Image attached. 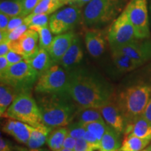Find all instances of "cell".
<instances>
[{
    "mask_svg": "<svg viewBox=\"0 0 151 151\" xmlns=\"http://www.w3.org/2000/svg\"><path fill=\"white\" fill-rule=\"evenodd\" d=\"M0 11L7 16H20L22 11V0H4L0 4Z\"/></svg>",
    "mask_w": 151,
    "mask_h": 151,
    "instance_id": "28",
    "label": "cell"
},
{
    "mask_svg": "<svg viewBox=\"0 0 151 151\" xmlns=\"http://www.w3.org/2000/svg\"><path fill=\"white\" fill-rule=\"evenodd\" d=\"M112 52V59L117 69L120 72L127 73L133 71L143 66L141 64L132 59L127 55L122 52L111 50Z\"/></svg>",
    "mask_w": 151,
    "mask_h": 151,
    "instance_id": "20",
    "label": "cell"
},
{
    "mask_svg": "<svg viewBox=\"0 0 151 151\" xmlns=\"http://www.w3.org/2000/svg\"><path fill=\"white\" fill-rule=\"evenodd\" d=\"M14 146L9 140L1 137L0 138V151H14Z\"/></svg>",
    "mask_w": 151,
    "mask_h": 151,
    "instance_id": "40",
    "label": "cell"
},
{
    "mask_svg": "<svg viewBox=\"0 0 151 151\" xmlns=\"http://www.w3.org/2000/svg\"><path fill=\"white\" fill-rule=\"evenodd\" d=\"M104 120L108 125L112 127L121 136L126 127V120L114 99L99 108Z\"/></svg>",
    "mask_w": 151,
    "mask_h": 151,
    "instance_id": "13",
    "label": "cell"
},
{
    "mask_svg": "<svg viewBox=\"0 0 151 151\" xmlns=\"http://www.w3.org/2000/svg\"><path fill=\"white\" fill-rule=\"evenodd\" d=\"M52 127H48L45 124L38 127H31L30 137L26 146L29 148H38L42 147L47 142V139Z\"/></svg>",
    "mask_w": 151,
    "mask_h": 151,
    "instance_id": "19",
    "label": "cell"
},
{
    "mask_svg": "<svg viewBox=\"0 0 151 151\" xmlns=\"http://www.w3.org/2000/svg\"><path fill=\"white\" fill-rule=\"evenodd\" d=\"M48 15L46 14H31L26 16L24 19V23L32 27H44L49 24Z\"/></svg>",
    "mask_w": 151,
    "mask_h": 151,
    "instance_id": "30",
    "label": "cell"
},
{
    "mask_svg": "<svg viewBox=\"0 0 151 151\" xmlns=\"http://www.w3.org/2000/svg\"><path fill=\"white\" fill-rule=\"evenodd\" d=\"M128 0H92L86 5L83 20L88 27L102 26L113 22L125 9Z\"/></svg>",
    "mask_w": 151,
    "mask_h": 151,
    "instance_id": "4",
    "label": "cell"
},
{
    "mask_svg": "<svg viewBox=\"0 0 151 151\" xmlns=\"http://www.w3.org/2000/svg\"><path fill=\"white\" fill-rule=\"evenodd\" d=\"M148 9H149V13H150V22H151V0H149Z\"/></svg>",
    "mask_w": 151,
    "mask_h": 151,
    "instance_id": "48",
    "label": "cell"
},
{
    "mask_svg": "<svg viewBox=\"0 0 151 151\" xmlns=\"http://www.w3.org/2000/svg\"><path fill=\"white\" fill-rule=\"evenodd\" d=\"M68 71L59 63H54L39 76L35 86L37 94H52L67 92Z\"/></svg>",
    "mask_w": 151,
    "mask_h": 151,
    "instance_id": "7",
    "label": "cell"
},
{
    "mask_svg": "<svg viewBox=\"0 0 151 151\" xmlns=\"http://www.w3.org/2000/svg\"><path fill=\"white\" fill-rule=\"evenodd\" d=\"M7 60H8L9 65H12L18 63V62H21L22 60H24V58L22 57L21 55L18 53V52L14 51V50H10L9 52L6 55Z\"/></svg>",
    "mask_w": 151,
    "mask_h": 151,
    "instance_id": "38",
    "label": "cell"
},
{
    "mask_svg": "<svg viewBox=\"0 0 151 151\" xmlns=\"http://www.w3.org/2000/svg\"><path fill=\"white\" fill-rule=\"evenodd\" d=\"M4 118H11L36 127L44 124L37 100L30 91L22 92L18 94L9 107Z\"/></svg>",
    "mask_w": 151,
    "mask_h": 151,
    "instance_id": "5",
    "label": "cell"
},
{
    "mask_svg": "<svg viewBox=\"0 0 151 151\" xmlns=\"http://www.w3.org/2000/svg\"><path fill=\"white\" fill-rule=\"evenodd\" d=\"M65 4L63 0H41L32 14L49 15L56 12L58 9Z\"/></svg>",
    "mask_w": 151,
    "mask_h": 151,
    "instance_id": "27",
    "label": "cell"
},
{
    "mask_svg": "<svg viewBox=\"0 0 151 151\" xmlns=\"http://www.w3.org/2000/svg\"><path fill=\"white\" fill-rule=\"evenodd\" d=\"M29 29L35 30L39 34V48L48 50L52 41L53 40L52 36V32L49 27V25L44 26V27H29Z\"/></svg>",
    "mask_w": 151,
    "mask_h": 151,
    "instance_id": "29",
    "label": "cell"
},
{
    "mask_svg": "<svg viewBox=\"0 0 151 151\" xmlns=\"http://www.w3.org/2000/svg\"><path fill=\"white\" fill-rule=\"evenodd\" d=\"M38 78V73L26 60L10 65L5 72L0 74L1 83L12 86L19 92L30 91Z\"/></svg>",
    "mask_w": 151,
    "mask_h": 151,
    "instance_id": "6",
    "label": "cell"
},
{
    "mask_svg": "<svg viewBox=\"0 0 151 151\" xmlns=\"http://www.w3.org/2000/svg\"><path fill=\"white\" fill-rule=\"evenodd\" d=\"M25 17L20 16L13 17L10 19V21L9 22L8 27H7L6 31L7 32H11L12 30H14L17 28L19 26H20L21 24L24 23V19Z\"/></svg>",
    "mask_w": 151,
    "mask_h": 151,
    "instance_id": "36",
    "label": "cell"
},
{
    "mask_svg": "<svg viewBox=\"0 0 151 151\" xmlns=\"http://www.w3.org/2000/svg\"><path fill=\"white\" fill-rule=\"evenodd\" d=\"M106 35L111 49L120 48L137 39L125 9L112 22Z\"/></svg>",
    "mask_w": 151,
    "mask_h": 151,
    "instance_id": "8",
    "label": "cell"
},
{
    "mask_svg": "<svg viewBox=\"0 0 151 151\" xmlns=\"http://www.w3.org/2000/svg\"><path fill=\"white\" fill-rule=\"evenodd\" d=\"M83 16L80 8L72 5L56 11L49 18V27L54 35L71 31L80 22Z\"/></svg>",
    "mask_w": 151,
    "mask_h": 151,
    "instance_id": "10",
    "label": "cell"
},
{
    "mask_svg": "<svg viewBox=\"0 0 151 151\" xmlns=\"http://www.w3.org/2000/svg\"><path fill=\"white\" fill-rule=\"evenodd\" d=\"M92 0H76L72 5H75L78 6L79 8L83 6L86 4H88V3H90Z\"/></svg>",
    "mask_w": 151,
    "mask_h": 151,
    "instance_id": "46",
    "label": "cell"
},
{
    "mask_svg": "<svg viewBox=\"0 0 151 151\" xmlns=\"http://www.w3.org/2000/svg\"><path fill=\"white\" fill-rule=\"evenodd\" d=\"M68 135L67 127H56L52 130L47 139V144L51 151H60L63 148V143Z\"/></svg>",
    "mask_w": 151,
    "mask_h": 151,
    "instance_id": "26",
    "label": "cell"
},
{
    "mask_svg": "<svg viewBox=\"0 0 151 151\" xmlns=\"http://www.w3.org/2000/svg\"><path fill=\"white\" fill-rule=\"evenodd\" d=\"M140 151H151V145L150 144V146L148 147H146V148L143 149V150H141Z\"/></svg>",
    "mask_w": 151,
    "mask_h": 151,
    "instance_id": "49",
    "label": "cell"
},
{
    "mask_svg": "<svg viewBox=\"0 0 151 151\" xmlns=\"http://www.w3.org/2000/svg\"><path fill=\"white\" fill-rule=\"evenodd\" d=\"M84 126L86 130L92 132L99 141H101L109 125L104 121V120H102L84 124Z\"/></svg>",
    "mask_w": 151,
    "mask_h": 151,
    "instance_id": "31",
    "label": "cell"
},
{
    "mask_svg": "<svg viewBox=\"0 0 151 151\" xmlns=\"http://www.w3.org/2000/svg\"><path fill=\"white\" fill-rule=\"evenodd\" d=\"M16 89L9 85L1 83L0 86V115L4 118L9 107L20 94Z\"/></svg>",
    "mask_w": 151,
    "mask_h": 151,
    "instance_id": "22",
    "label": "cell"
},
{
    "mask_svg": "<svg viewBox=\"0 0 151 151\" xmlns=\"http://www.w3.org/2000/svg\"><path fill=\"white\" fill-rule=\"evenodd\" d=\"M10 50L9 41L0 43V56H6Z\"/></svg>",
    "mask_w": 151,
    "mask_h": 151,
    "instance_id": "43",
    "label": "cell"
},
{
    "mask_svg": "<svg viewBox=\"0 0 151 151\" xmlns=\"http://www.w3.org/2000/svg\"><path fill=\"white\" fill-rule=\"evenodd\" d=\"M128 134L151 140V122L141 115L126 125L124 136Z\"/></svg>",
    "mask_w": 151,
    "mask_h": 151,
    "instance_id": "18",
    "label": "cell"
},
{
    "mask_svg": "<svg viewBox=\"0 0 151 151\" xmlns=\"http://www.w3.org/2000/svg\"><path fill=\"white\" fill-rule=\"evenodd\" d=\"M43 122L52 128L67 127L75 119L78 106L67 92L37 94Z\"/></svg>",
    "mask_w": 151,
    "mask_h": 151,
    "instance_id": "3",
    "label": "cell"
},
{
    "mask_svg": "<svg viewBox=\"0 0 151 151\" xmlns=\"http://www.w3.org/2000/svg\"><path fill=\"white\" fill-rule=\"evenodd\" d=\"M75 119L83 124L104 120L100 109L94 107H78Z\"/></svg>",
    "mask_w": 151,
    "mask_h": 151,
    "instance_id": "25",
    "label": "cell"
},
{
    "mask_svg": "<svg viewBox=\"0 0 151 151\" xmlns=\"http://www.w3.org/2000/svg\"><path fill=\"white\" fill-rule=\"evenodd\" d=\"M67 127L68 130V134L75 138L76 139H83L86 132L84 124L81 123V122L78 121L71 122L70 124H68Z\"/></svg>",
    "mask_w": 151,
    "mask_h": 151,
    "instance_id": "32",
    "label": "cell"
},
{
    "mask_svg": "<svg viewBox=\"0 0 151 151\" xmlns=\"http://www.w3.org/2000/svg\"><path fill=\"white\" fill-rule=\"evenodd\" d=\"M76 141L77 139H76L75 138L71 137L70 135L68 134L67 137H66L65 141H64L63 148L73 150L76 144Z\"/></svg>",
    "mask_w": 151,
    "mask_h": 151,
    "instance_id": "41",
    "label": "cell"
},
{
    "mask_svg": "<svg viewBox=\"0 0 151 151\" xmlns=\"http://www.w3.org/2000/svg\"><path fill=\"white\" fill-rule=\"evenodd\" d=\"M32 126L11 118H4L1 123V131L14 138L17 142L27 145Z\"/></svg>",
    "mask_w": 151,
    "mask_h": 151,
    "instance_id": "14",
    "label": "cell"
},
{
    "mask_svg": "<svg viewBox=\"0 0 151 151\" xmlns=\"http://www.w3.org/2000/svg\"><path fill=\"white\" fill-rule=\"evenodd\" d=\"M41 0H22V11L21 16L26 17L32 14L35 9Z\"/></svg>",
    "mask_w": 151,
    "mask_h": 151,
    "instance_id": "33",
    "label": "cell"
},
{
    "mask_svg": "<svg viewBox=\"0 0 151 151\" xmlns=\"http://www.w3.org/2000/svg\"><path fill=\"white\" fill-rule=\"evenodd\" d=\"M67 92L78 107L99 109L114 99L111 85L102 76L86 68L68 71Z\"/></svg>",
    "mask_w": 151,
    "mask_h": 151,
    "instance_id": "1",
    "label": "cell"
},
{
    "mask_svg": "<svg viewBox=\"0 0 151 151\" xmlns=\"http://www.w3.org/2000/svg\"><path fill=\"white\" fill-rule=\"evenodd\" d=\"M26 60L37 71L39 76L46 71L55 63L50 58L48 50L41 48H39V51L35 56Z\"/></svg>",
    "mask_w": 151,
    "mask_h": 151,
    "instance_id": "21",
    "label": "cell"
},
{
    "mask_svg": "<svg viewBox=\"0 0 151 151\" xmlns=\"http://www.w3.org/2000/svg\"><path fill=\"white\" fill-rule=\"evenodd\" d=\"M96 149L89 143L87 142L83 138L77 139L76 144L73 149L74 151H94Z\"/></svg>",
    "mask_w": 151,
    "mask_h": 151,
    "instance_id": "35",
    "label": "cell"
},
{
    "mask_svg": "<svg viewBox=\"0 0 151 151\" xmlns=\"http://www.w3.org/2000/svg\"><path fill=\"white\" fill-rule=\"evenodd\" d=\"M39 34L33 29H28L18 40L9 42L10 49L18 52L25 60L35 56L39 50L37 43Z\"/></svg>",
    "mask_w": 151,
    "mask_h": 151,
    "instance_id": "12",
    "label": "cell"
},
{
    "mask_svg": "<svg viewBox=\"0 0 151 151\" xmlns=\"http://www.w3.org/2000/svg\"><path fill=\"white\" fill-rule=\"evenodd\" d=\"M150 143V139H142L132 134L125 135L119 151H140L146 148Z\"/></svg>",
    "mask_w": 151,
    "mask_h": 151,
    "instance_id": "24",
    "label": "cell"
},
{
    "mask_svg": "<svg viewBox=\"0 0 151 151\" xmlns=\"http://www.w3.org/2000/svg\"><path fill=\"white\" fill-rule=\"evenodd\" d=\"M11 17L0 13V31H6Z\"/></svg>",
    "mask_w": 151,
    "mask_h": 151,
    "instance_id": "39",
    "label": "cell"
},
{
    "mask_svg": "<svg viewBox=\"0 0 151 151\" xmlns=\"http://www.w3.org/2000/svg\"><path fill=\"white\" fill-rule=\"evenodd\" d=\"M60 151H74L73 150H71V149H68L65 148H62Z\"/></svg>",
    "mask_w": 151,
    "mask_h": 151,
    "instance_id": "50",
    "label": "cell"
},
{
    "mask_svg": "<svg viewBox=\"0 0 151 151\" xmlns=\"http://www.w3.org/2000/svg\"><path fill=\"white\" fill-rule=\"evenodd\" d=\"M143 116L145 117L146 119H148V120H150L151 122V97L150 99L149 100L148 105H147L146 109L143 111Z\"/></svg>",
    "mask_w": 151,
    "mask_h": 151,
    "instance_id": "45",
    "label": "cell"
},
{
    "mask_svg": "<svg viewBox=\"0 0 151 151\" xmlns=\"http://www.w3.org/2000/svg\"><path fill=\"white\" fill-rule=\"evenodd\" d=\"M14 150L15 151H50L51 150H49L46 148H24V147L21 146H14Z\"/></svg>",
    "mask_w": 151,
    "mask_h": 151,
    "instance_id": "44",
    "label": "cell"
},
{
    "mask_svg": "<svg viewBox=\"0 0 151 151\" xmlns=\"http://www.w3.org/2000/svg\"><path fill=\"white\" fill-rule=\"evenodd\" d=\"M121 143L120 135L109 125L100 141L99 151H119Z\"/></svg>",
    "mask_w": 151,
    "mask_h": 151,
    "instance_id": "23",
    "label": "cell"
},
{
    "mask_svg": "<svg viewBox=\"0 0 151 151\" xmlns=\"http://www.w3.org/2000/svg\"><path fill=\"white\" fill-rule=\"evenodd\" d=\"M65 4H73L76 0H63Z\"/></svg>",
    "mask_w": 151,
    "mask_h": 151,
    "instance_id": "47",
    "label": "cell"
},
{
    "mask_svg": "<svg viewBox=\"0 0 151 151\" xmlns=\"http://www.w3.org/2000/svg\"><path fill=\"white\" fill-rule=\"evenodd\" d=\"M148 0H129L125 9L137 39L150 37Z\"/></svg>",
    "mask_w": 151,
    "mask_h": 151,
    "instance_id": "9",
    "label": "cell"
},
{
    "mask_svg": "<svg viewBox=\"0 0 151 151\" xmlns=\"http://www.w3.org/2000/svg\"><path fill=\"white\" fill-rule=\"evenodd\" d=\"M107 35L102 30L89 29L85 35V43L89 54L94 58H99L104 52L106 47Z\"/></svg>",
    "mask_w": 151,
    "mask_h": 151,
    "instance_id": "15",
    "label": "cell"
},
{
    "mask_svg": "<svg viewBox=\"0 0 151 151\" xmlns=\"http://www.w3.org/2000/svg\"><path fill=\"white\" fill-rule=\"evenodd\" d=\"M127 55L143 65L151 61V39H137L120 48L111 49Z\"/></svg>",
    "mask_w": 151,
    "mask_h": 151,
    "instance_id": "11",
    "label": "cell"
},
{
    "mask_svg": "<svg viewBox=\"0 0 151 151\" xmlns=\"http://www.w3.org/2000/svg\"><path fill=\"white\" fill-rule=\"evenodd\" d=\"M10 67L6 56H0V74L5 72Z\"/></svg>",
    "mask_w": 151,
    "mask_h": 151,
    "instance_id": "42",
    "label": "cell"
},
{
    "mask_svg": "<svg viewBox=\"0 0 151 151\" xmlns=\"http://www.w3.org/2000/svg\"><path fill=\"white\" fill-rule=\"evenodd\" d=\"M83 139L87 141V142L89 143L90 145H92L96 150H99L100 146V141L92 133V132L86 130L83 137Z\"/></svg>",
    "mask_w": 151,
    "mask_h": 151,
    "instance_id": "37",
    "label": "cell"
},
{
    "mask_svg": "<svg viewBox=\"0 0 151 151\" xmlns=\"http://www.w3.org/2000/svg\"><path fill=\"white\" fill-rule=\"evenodd\" d=\"M84 53L79 38L76 36L66 53L62 57L60 65L67 71L77 67L82 61Z\"/></svg>",
    "mask_w": 151,
    "mask_h": 151,
    "instance_id": "17",
    "label": "cell"
},
{
    "mask_svg": "<svg viewBox=\"0 0 151 151\" xmlns=\"http://www.w3.org/2000/svg\"><path fill=\"white\" fill-rule=\"evenodd\" d=\"M150 145H151V143H150Z\"/></svg>",
    "mask_w": 151,
    "mask_h": 151,
    "instance_id": "51",
    "label": "cell"
},
{
    "mask_svg": "<svg viewBox=\"0 0 151 151\" xmlns=\"http://www.w3.org/2000/svg\"><path fill=\"white\" fill-rule=\"evenodd\" d=\"M76 35L73 31L60 34L53 38L48 52L55 63H60L62 57L73 42Z\"/></svg>",
    "mask_w": 151,
    "mask_h": 151,
    "instance_id": "16",
    "label": "cell"
},
{
    "mask_svg": "<svg viewBox=\"0 0 151 151\" xmlns=\"http://www.w3.org/2000/svg\"><path fill=\"white\" fill-rule=\"evenodd\" d=\"M151 97V67L135 73L122 86L114 97L126 124L143 114ZM126 124V125H127Z\"/></svg>",
    "mask_w": 151,
    "mask_h": 151,
    "instance_id": "2",
    "label": "cell"
},
{
    "mask_svg": "<svg viewBox=\"0 0 151 151\" xmlns=\"http://www.w3.org/2000/svg\"><path fill=\"white\" fill-rule=\"evenodd\" d=\"M28 29L29 27L27 24L23 23L11 32H8V41L10 42V41L18 40Z\"/></svg>",
    "mask_w": 151,
    "mask_h": 151,
    "instance_id": "34",
    "label": "cell"
}]
</instances>
